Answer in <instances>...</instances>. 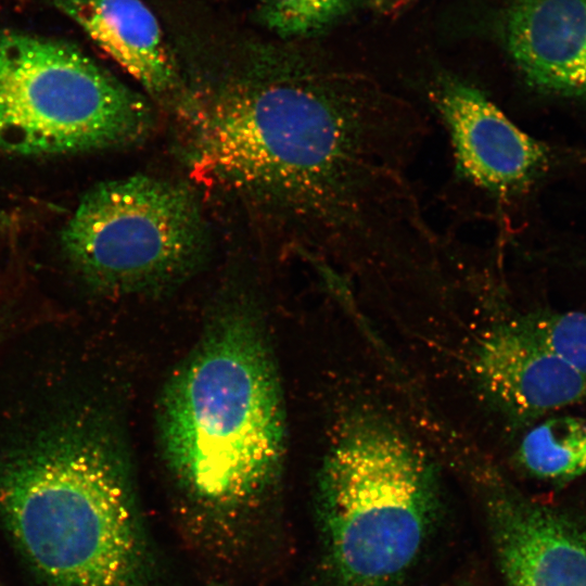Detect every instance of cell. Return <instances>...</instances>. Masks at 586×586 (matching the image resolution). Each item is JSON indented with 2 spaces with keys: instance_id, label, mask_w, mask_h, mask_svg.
I'll return each instance as SVG.
<instances>
[{
  "instance_id": "4fadbf2b",
  "label": "cell",
  "mask_w": 586,
  "mask_h": 586,
  "mask_svg": "<svg viewBox=\"0 0 586 586\" xmlns=\"http://www.w3.org/2000/svg\"><path fill=\"white\" fill-rule=\"evenodd\" d=\"M546 352L586 378V314L539 310L515 319Z\"/></svg>"
},
{
  "instance_id": "7c38bea8",
  "label": "cell",
  "mask_w": 586,
  "mask_h": 586,
  "mask_svg": "<svg viewBox=\"0 0 586 586\" xmlns=\"http://www.w3.org/2000/svg\"><path fill=\"white\" fill-rule=\"evenodd\" d=\"M518 457L538 479L565 482L586 473V421L561 416L537 424L523 437Z\"/></svg>"
},
{
  "instance_id": "8fae6325",
  "label": "cell",
  "mask_w": 586,
  "mask_h": 586,
  "mask_svg": "<svg viewBox=\"0 0 586 586\" xmlns=\"http://www.w3.org/2000/svg\"><path fill=\"white\" fill-rule=\"evenodd\" d=\"M149 93L176 101L181 80L153 12L141 0H52Z\"/></svg>"
},
{
  "instance_id": "6da1fadb",
  "label": "cell",
  "mask_w": 586,
  "mask_h": 586,
  "mask_svg": "<svg viewBox=\"0 0 586 586\" xmlns=\"http://www.w3.org/2000/svg\"><path fill=\"white\" fill-rule=\"evenodd\" d=\"M175 103L194 171L278 216L307 255L384 262L419 235L424 213L409 169L425 123L375 81L260 63L181 88Z\"/></svg>"
},
{
  "instance_id": "9c48e42d",
  "label": "cell",
  "mask_w": 586,
  "mask_h": 586,
  "mask_svg": "<svg viewBox=\"0 0 586 586\" xmlns=\"http://www.w3.org/2000/svg\"><path fill=\"white\" fill-rule=\"evenodd\" d=\"M473 371L487 398L512 421L586 400V378L542 348L515 319L486 333Z\"/></svg>"
},
{
  "instance_id": "9a60e30c",
  "label": "cell",
  "mask_w": 586,
  "mask_h": 586,
  "mask_svg": "<svg viewBox=\"0 0 586 586\" xmlns=\"http://www.w3.org/2000/svg\"><path fill=\"white\" fill-rule=\"evenodd\" d=\"M3 328H4V318L0 314V336H1L2 332H3Z\"/></svg>"
},
{
  "instance_id": "3957f363",
  "label": "cell",
  "mask_w": 586,
  "mask_h": 586,
  "mask_svg": "<svg viewBox=\"0 0 586 586\" xmlns=\"http://www.w3.org/2000/svg\"><path fill=\"white\" fill-rule=\"evenodd\" d=\"M158 433L167 468L201 506L247 508L276 484L285 406L268 336L251 307L224 309L174 371Z\"/></svg>"
},
{
  "instance_id": "277c9868",
  "label": "cell",
  "mask_w": 586,
  "mask_h": 586,
  "mask_svg": "<svg viewBox=\"0 0 586 586\" xmlns=\"http://www.w3.org/2000/svg\"><path fill=\"white\" fill-rule=\"evenodd\" d=\"M316 498L332 586H399L432 533L441 499L426 454L367 410L340 422Z\"/></svg>"
},
{
  "instance_id": "ac0fdd59",
  "label": "cell",
  "mask_w": 586,
  "mask_h": 586,
  "mask_svg": "<svg viewBox=\"0 0 586 586\" xmlns=\"http://www.w3.org/2000/svg\"><path fill=\"white\" fill-rule=\"evenodd\" d=\"M0 586H1V584H0Z\"/></svg>"
},
{
  "instance_id": "30bf717a",
  "label": "cell",
  "mask_w": 586,
  "mask_h": 586,
  "mask_svg": "<svg viewBox=\"0 0 586 586\" xmlns=\"http://www.w3.org/2000/svg\"><path fill=\"white\" fill-rule=\"evenodd\" d=\"M505 47L533 88L586 97V0H513Z\"/></svg>"
},
{
  "instance_id": "52a82bcc",
  "label": "cell",
  "mask_w": 586,
  "mask_h": 586,
  "mask_svg": "<svg viewBox=\"0 0 586 586\" xmlns=\"http://www.w3.org/2000/svg\"><path fill=\"white\" fill-rule=\"evenodd\" d=\"M430 100L453 148L456 171L468 183L497 198L527 190L547 169L548 146L520 129L477 87L440 77Z\"/></svg>"
},
{
  "instance_id": "ba28073f",
  "label": "cell",
  "mask_w": 586,
  "mask_h": 586,
  "mask_svg": "<svg viewBox=\"0 0 586 586\" xmlns=\"http://www.w3.org/2000/svg\"><path fill=\"white\" fill-rule=\"evenodd\" d=\"M484 491L496 558L507 586H586V524L504 481Z\"/></svg>"
},
{
  "instance_id": "5b68a950",
  "label": "cell",
  "mask_w": 586,
  "mask_h": 586,
  "mask_svg": "<svg viewBox=\"0 0 586 586\" xmlns=\"http://www.w3.org/2000/svg\"><path fill=\"white\" fill-rule=\"evenodd\" d=\"M148 100L78 48L0 28V150L54 155L139 143Z\"/></svg>"
},
{
  "instance_id": "7a4b0ae2",
  "label": "cell",
  "mask_w": 586,
  "mask_h": 586,
  "mask_svg": "<svg viewBox=\"0 0 586 586\" xmlns=\"http://www.w3.org/2000/svg\"><path fill=\"white\" fill-rule=\"evenodd\" d=\"M122 442L89 409L0 458V519L44 586H143L148 556Z\"/></svg>"
},
{
  "instance_id": "5bb4252c",
  "label": "cell",
  "mask_w": 586,
  "mask_h": 586,
  "mask_svg": "<svg viewBox=\"0 0 586 586\" xmlns=\"http://www.w3.org/2000/svg\"><path fill=\"white\" fill-rule=\"evenodd\" d=\"M262 21L282 37L319 31L347 13L355 0H257Z\"/></svg>"
},
{
  "instance_id": "2e32d148",
  "label": "cell",
  "mask_w": 586,
  "mask_h": 586,
  "mask_svg": "<svg viewBox=\"0 0 586 586\" xmlns=\"http://www.w3.org/2000/svg\"><path fill=\"white\" fill-rule=\"evenodd\" d=\"M3 216H4L3 213L0 211V218L3 217Z\"/></svg>"
},
{
  "instance_id": "8992f818",
  "label": "cell",
  "mask_w": 586,
  "mask_h": 586,
  "mask_svg": "<svg viewBox=\"0 0 586 586\" xmlns=\"http://www.w3.org/2000/svg\"><path fill=\"white\" fill-rule=\"evenodd\" d=\"M61 241L89 284L123 293L182 280L205 257L208 230L188 187L137 174L91 188Z\"/></svg>"
},
{
  "instance_id": "e0dca14e",
  "label": "cell",
  "mask_w": 586,
  "mask_h": 586,
  "mask_svg": "<svg viewBox=\"0 0 586 586\" xmlns=\"http://www.w3.org/2000/svg\"><path fill=\"white\" fill-rule=\"evenodd\" d=\"M374 1L380 2V1H382V0H374Z\"/></svg>"
}]
</instances>
